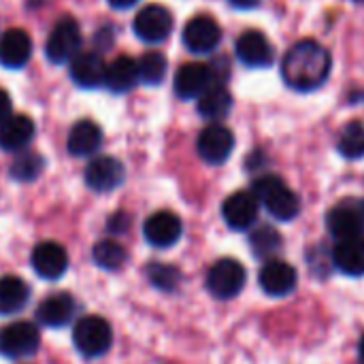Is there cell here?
Masks as SVG:
<instances>
[{
  "instance_id": "1",
  "label": "cell",
  "mask_w": 364,
  "mask_h": 364,
  "mask_svg": "<svg viewBox=\"0 0 364 364\" xmlns=\"http://www.w3.org/2000/svg\"><path fill=\"white\" fill-rule=\"evenodd\" d=\"M331 53L318 41H299L282 60V77L296 92L318 90L331 75Z\"/></svg>"
},
{
  "instance_id": "2",
  "label": "cell",
  "mask_w": 364,
  "mask_h": 364,
  "mask_svg": "<svg viewBox=\"0 0 364 364\" xmlns=\"http://www.w3.org/2000/svg\"><path fill=\"white\" fill-rule=\"evenodd\" d=\"M252 192L256 194L258 203L264 205V209L282 222L294 220L301 211V200H299L296 192L292 188H288V183L284 179H279L277 175L258 177L254 181Z\"/></svg>"
},
{
  "instance_id": "3",
  "label": "cell",
  "mask_w": 364,
  "mask_h": 364,
  "mask_svg": "<svg viewBox=\"0 0 364 364\" xmlns=\"http://www.w3.org/2000/svg\"><path fill=\"white\" fill-rule=\"evenodd\" d=\"M73 343L81 356L98 358L107 354L113 343L111 324L98 316H85L73 328Z\"/></svg>"
},
{
  "instance_id": "4",
  "label": "cell",
  "mask_w": 364,
  "mask_h": 364,
  "mask_svg": "<svg viewBox=\"0 0 364 364\" xmlns=\"http://www.w3.org/2000/svg\"><path fill=\"white\" fill-rule=\"evenodd\" d=\"M245 279H247V273L239 260L222 258L207 273V290L211 296L220 301H228V299H235L243 290Z\"/></svg>"
},
{
  "instance_id": "5",
  "label": "cell",
  "mask_w": 364,
  "mask_h": 364,
  "mask_svg": "<svg viewBox=\"0 0 364 364\" xmlns=\"http://www.w3.org/2000/svg\"><path fill=\"white\" fill-rule=\"evenodd\" d=\"M81 47V30L79 23L73 17H62L49 32L45 53L47 60L53 64H66L70 62Z\"/></svg>"
},
{
  "instance_id": "6",
  "label": "cell",
  "mask_w": 364,
  "mask_h": 364,
  "mask_svg": "<svg viewBox=\"0 0 364 364\" xmlns=\"http://www.w3.org/2000/svg\"><path fill=\"white\" fill-rule=\"evenodd\" d=\"M213 83H224L218 79L213 64L188 62L175 73V94L183 100L200 98Z\"/></svg>"
},
{
  "instance_id": "7",
  "label": "cell",
  "mask_w": 364,
  "mask_h": 364,
  "mask_svg": "<svg viewBox=\"0 0 364 364\" xmlns=\"http://www.w3.org/2000/svg\"><path fill=\"white\" fill-rule=\"evenodd\" d=\"M41 333L32 322H13L0 331V354L6 358H28L38 350Z\"/></svg>"
},
{
  "instance_id": "8",
  "label": "cell",
  "mask_w": 364,
  "mask_h": 364,
  "mask_svg": "<svg viewBox=\"0 0 364 364\" xmlns=\"http://www.w3.org/2000/svg\"><path fill=\"white\" fill-rule=\"evenodd\" d=\"M173 15L162 4H149L141 9L132 21L136 36L145 43H162L173 30Z\"/></svg>"
},
{
  "instance_id": "9",
  "label": "cell",
  "mask_w": 364,
  "mask_h": 364,
  "mask_svg": "<svg viewBox=\"0 0 364 364\" xmlns=\"http://www.w3.org/2000/svg\"><path fill=\"white\" fill-rule=\"evenodd\" d=\"M196 149L205 162L224 164L235 149V134L222 124H211L198 134Z\"/></svg>"
},
{
  "instance_id": "10",
  "label": "cell",
  "mask_w": 364,
  "mask_h": 364,
  "mask_svg": "<svg viewBox=\"0 0 364 364\" xmlns=\"http://www.w3.org/2000/svg\"><path fill=\"white\" fill-rule=\"evenodd\" d=\"M222 41L220 23L209 15L192 17L183 28V45L192 53H211Z\"/></svg>"
},
{
  "instance_id": "11",
  "label": "cell",
  "mask_w": 364,
  "mask_h": 364,
  "mask_svg": "<svg viewBox=\"0 0 364 364\" xmlns=\"http://www.w3.org/2000/svg\"><path fill=\"white\" fill-rule=\"evenodd\" d=\"M258 211H260V203H258L256 194L247 192V190H239V192L230 194L224 200V205H222L224 222L232 230H247V228H252L254 222L258 220Z\"/></svg>"
},
{
  "instance_id": "12",
  "label": "cell",
  "mask_w": 364,
  "mask_h": 364,
  "mask_svg": "<svg viewBox=\"0 0 364 364\" xmlns=\"http://www.w3.org/2000/svg\"><path fill=\"white\" fill-rule=\"evenodd\" d=\"M32 269L41 279L47 282H55L60 279L66 269H68V254L60 243L53 241H43L34 247L32 256H30Z\"/></svg>"
},
{
  "instance_id": "13",
  "label": "cell",
  "mask_w": 364,
  "mask_h": 364,
  "mask_svg": "<svg viewBox=\"0 0 364 364\" xmlns=\"http://www.w3.org/2000/svg\"><path fill=\"white\" fill-rule=\"evenodd\" d=\"M326 228L337 241L363 237L364 215L358 203H341L326 213Z\"/></svg>"
},
{
  "instance_id": "14",
  "label": "cell",
  "mask_w": 364,
  "mask_h": 364,
  "mask_svg": "<svg viewBox=\"0 0 364 364\" xmlns=\"http://www.w3.org/2000/svg\"><path fill=\"white\" fill-rule=\"evenodd\" d=\"M124 177H126L124 164L113 156L94 158L85 168V183L94 192H102V194L119 188L124 183Z\"/></svg>"
},
{
  "instance_id": "15",
  "label": "cell",
  "mask_w": 364,
  "mask_h": 364,
  "mask_svg": "<svg viewBox=\"0 0 364 364\" xmlns=\"http://www.w3.org/2000/svg\"><path fill=\"white\" fill-rule=\"evenodd\" d=\"M237 58L250 68H267L273 64L275 51L271 41L262 32L247 30L237 38Z\"/></svg>"
},
{
  "instance_id": "16",
  "label": "cell",
  "mask_w": 364,
  "mask_h": 364,
  "mask_svg": "<svg viewBox=\"0 0 364 364\" xmlns=\"http://www.w3.org/2000/svg\"><path fill=\"white\" fill-rule=\"evenodd\" d=\"M143 235L154 247H173L181 237V220L173 211H158L147 218Z\"/></svg>"
},
{
  "instance_id": "17",
  "label": "cell",
  "mask_w": 364,
  "mask_h": 364,
  "mask_svg": "<svg viewBox=\"0 0 364 364\" xmlns=\"http://www.w3.org/2000/svg\"><path fill=\"white\" fill-rule=\"evenodd\" d=\"M260 288L269 296H288L296 288V271L284 260H267L260 269Z\"/></svg>"
},
{
  "instance_id": "18",
  "label": "cell",
  "mask_w": 364,
  "mask_h": 364,
  "mask_svg": "<svg viewBox=\"0 0 364 364\" xmlns=\"http://www.w3.org/2000/svg\"><path fill=\"white\" fill-rule=\"evenodd\" d=\"M105 73L107 64L96 51H79L70 60V77L79 87L94 90L98 85H105Z\"/></svg>"
},
{
  "instance_id": "19",
  "label": "cell",
  "mask_w": 364,
  "mask_h": 364,
  "mask_svg": "<svg viewBox=\"0 0 364 364\" xmlns=\"http://www.w3.org/2000/svg\"><path fill=\"white\" fill-rule=\"evenodd\" d=\"M32 55V41L28 32L11 28L0 36V64L4 68H21Z\"/></svg>"
},
{
  "instance_id": "20",
  "label": "cell",
  "mask_w": 364,
  "mask_h": 364,
  "mask_svg": "<svg viewBox=\"0 0 364 364\" xmlns=\"http://www.w3.org/2000/svg\"><path fill=\"white\" fill-rule=\"evenodd\" d=\"M75 301L70 294L66 292H58V294H51L47 296L38 309H36V318L43 326H49V328H62L66 326L73 316H75Z\"/></svg>"
},
{
  "instance_id": "21",
  "label": "cell",
  "mask_w": 364,
  "mask_h": 364,
  "mask_svg": "<svg viewBox=\"0 0 364 364\" xmlns=\"http://www.w3.org/2000/svg\"><path fill=\"white\" fill-rule=\"evenodd\" d=\"M102 143V130L98 128L96 122L92 119H81L77 122L70 132H68V139H66V147L73 156L77 158H85V156H92L94 151H98Z\"/></svg>"
},
{
  "instance_id": "22",
  "label": "cell",
  "mask_w": 364,
  "mask_h": 364,
  "mask_svg": "<svg viewBox=\"0 0 364 364\" xmlns=\"http://www.w3.org/2000/svg\"><path fill=\"white\" fill-rule=\"evenodd\" d=\"M34 122L28 115H9L0 124V147L4 151H21L34 136Z\"/></svg>"
},
{
  "instance_id": "23",
  "label": "cell",
  "mask_w": 364,
  "mask_h": 364,
  "mask_svg": "<svg viewBox=\"0 0 364 364\" xmlns=\"http://www.w3.org/2000/svg\"><path fill=\"white\" fill-rule=\"evenodd\" d=\"M333 262L335 267L350 277H363L364 275V237H352L346 241H339L333 250Z\"/></svg>"
},
{
  "instance_id": "24",
  "label": "cell",
  "mask_w": 364,
  "mask_h": 364,
  "mask_svg": "<svg viewBox=\"0 0 364 364\" xmlns=\"http://www.w3.org/2000/svg\"><path fill=\"white\" fill-rule=\"evenodd\" d=\"M139 81V66L132 58L128 55H119L115 58L109 66H107V73H105V85L115 92V94H122V92H128L136 85Z\"/></svg>"
},
{
  "instance_id": "25",
  "label": "cell",
  "mask_w": 364,
  "mask_h": 364,
  "mask_svg": "<svg viewBox=\"0 0 364 364\" xmlns=\"http://www.w3.org/2000/svg\"><path fill=\"white\" fill-rule=\"evenodd\" d=\"M30 299V288L21 277L6 275L0 279V316L19 314Z\"/></svg>"
},
{
  "instance_id": "26",
  "label": "cell",
  "mask_w": 364,
  "mask_h": 364,
  "mask_svg": "<svg viewBox=\"0 0 364 364\" xmlns=\"http://www.w3.org/2000/svg\"><path fill=\"white\" fill-rule=\"evenodd\" d=\"M232 109V96L226 90L224 83H213L200 98H198V113L205 119L220 122L224 119Z\"/></svg>"
},
{
  "instance_id": "27",
  "label": "cell",
  "mask_w": 364,
  "mask_h": 364,
  "mask_svg": "<svg viewBox=\"0 0 364 364\" xmlns=\"http://www.w3.org/2000/svg\"><path fill=\"white\" fill-rule=\"evenodd\" d=\"M136 66H139V79L145 85H160L168 70V62L160 51H147L136 62Z\"/></svg>"
},
{
  "instance_id": "28",
  "label": "cell",
  "mask_w": 364,
  "mask_h": 364,
  "mask_svg": "<svg viewBox=\"0 0 364 364\" xmlns=\"http://www.w3.org/2000/svg\"><path fill=\"white\" fill-rule=\"evenodd\" d=\"M94 262L105 271H117L124 267L128 252L117 241H98L92 250Z\"/></svg>"
},
{
  "instance_id": "29",
  "label": "cell",
  "mask_w": 364,
  "mask_h": 364,
  "mask_svg": "<svg viewBox=\"0 0 364 364\" xmlns=\"http://www.w3.org/2000/svg\"><path fill=\"white\" fill-rule=\"evenodd\" d=\"M339 154L348 160L364 158V126L360 122H352L343 128L339 136Z\"/></svg>"
},
{
  "instance_id": "30",
  "label": "cell",
  "mask_w": 364,
  "mask_h": 364,
  "mask_svg": "<svg viewBox=\"0 0 364 364\" xmlns=\"http://www.w3.org/2000/svg\"><path fill=\"white\" fill-rule=\"evenodd\" d=\"M250 245H252V252L264 260V258H271L282 247V235L273 226L264 224L250 235Z\"/></svg>"
},
{
  "instance_id": "31",
  "label": "cell",
  "mask_w": 364,
  "mask_h": 364,
  "mask_svg": "<svg viewBox=\"0 0 364 364\" xmlns=\"http://www.w3.org/2000/svg\"><path fill=\"white\" fill-rule=\"evenodd\" d=\"M45 168V160L36 151H23L11 164V177L17 181H34Z\"/></svg>"
},
{
  "instance_id": "32",
  "label": "cell",
  "mask_w": 364,
  "mask_h": 364,
  "mask_svg": "<svg viewBox=\"0 0 364 364\" xmlns=\"http://www.w3.org/2000/svg\"><path fill=\"white\" fill-rule=\"evenodd\" d=\"M147 275H149V282L158 288V290H164V292H171L177 288L181 275L175 267H168V264H151L147 269Z\"/></svg>"
},
{
  "instance_id": "33",
  "label": "cell",
  "mask_w": 364,
  "mask_h": 364,
  "mask_svg": "<svg viewBox=\"0 0 364 364\" xmlns=\"http://www.w3.org/2000/svg\"><path fill=\"white\" fill-rule=\"evenodd\" d=\"M126 228H128V215L126 213L119 211L109 220V230L111 232H126Z\"/></svg>"
},
{
  "instance_id": "34",
  "label": "cell",
  "mask_w": 364,
  "mask_h": 364,
  "mask_svg": "<svg viewBox=\"0 0 364 364\" xmlns=\"http://www.w3.org/2000/svg\"><path fill=\"white\" fill-rule=\"evenodd\" d=\"M11 115V96L0 87V124Z\"/></svg>"
},
{
  "instance_id": "35",
  "label": "cell",
  "mask_w": 364,
  "mask_h": 364,
  "mask_svg": "<svg viewBox=\"0 0 364 364\" xmlns=\"http://www.w3.org/2000/svg\"><path fill=\"white\" fill-rule=\"evenodd\" d=\"M228 2L237 9H254L260 4V0H228Z\"/></svg>"
},
{
  "instance_id": "36",
  "label": "cell",
  "mask_w": 364,
  "mask_h": 364,
  "mask_svg": "<svg viewBox=\"0 0 364 364\" xmlns=\"http://www.w3.org/2000/svg\"><path fill=\"white\" fill-rule=\"evenodd\" d=\"M139 0H109V4L113 6V9H130V6H134Z\"/></svg>"
},
{
  "instance_id": "37",
  "label": "cell",
  "mask_w": 364,
  "mask_h": 364,
  "mask_svg": "<svg viewBox=\"0 0 364 364\" xmlns=\"http://www.w3.org/2000/svg\"><path fill=\"white\" fill-rule=\"evenodd\" d=\"M360 360H363L364 364V335H363V339H360Z\"/></svg>"
},
{
  "instance_id": "38",
  "label": "cell",
  "mask_w": 364,
  "mask_h": 364,
  "mask_svg": "<svg viewBox=\"0 0 364 364\" xmlns=\"http://www.w3.org/2000/svg\"><path fill=\"white\" fill-rule=\"evenodd\" d=\"M358 205H360V211H363V215H364V200L363 203H358Z\"/></svg>"
},
{
  "instance_id": "39",
  "label": "cell",
  "mask_w": 364,
  "mask_h": 364,
  "mask_svg": "<svg viewBox=\"0 0 364 364\" xmlns=\"http://www.w3.org/2000/svg\"><path fill=\"white\" fill-rule=\"evenodd\" d=\"M356 2H364V0H356Z\"/></svg>"
}]
</instances>
